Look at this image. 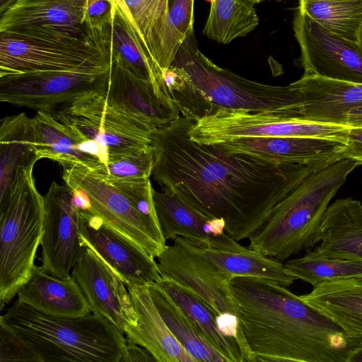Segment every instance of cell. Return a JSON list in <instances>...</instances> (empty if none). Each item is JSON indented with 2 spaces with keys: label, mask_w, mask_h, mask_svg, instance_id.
<instances>
[{
  "label": "cell",
  "mask_w": 362,
  "mask_h": 362,
  "mask_svg": "<svg viewBox=\"0 0 362 362\" xmlns=\"http://www.w3.org/2000/svg\"><path fill=\"white\" fill-rule=\"evenodd\" d=\"M193 121L180 115L152 134V176L162 190L204 215L222 218L237 242L249 239L276 206L312 173L325 168L229 153L193 141Z\"/></svg>",
  "instance_id": "6da1fadb"
},
{
  "label": "cell",
  "mask_w": 362,
  "mask_h": 362,
  "mask_svg": "<svg viewBox=\"0 0 362 362\" xmlns=\"http://www.w3.org/2000/svg\"><path fill=\"white\" fill-rule=\"evenodd\" d=\"M230 288L255 362H348L358 348L335 323L272 280L238 276Z\"/></svg>",
  "instance_id": "7a4b0ae2"
},
{
  "label": "cell",
  "mask_w": 362,
  "mask_h": 362,
  "mask_svg": "<svg viewBox=\"0 0 362 362\" xmlns=\"http://www.w3.org/2000/svg\"><path fill=\"white\" fill-rule=\"evenodd\" d=\"M0 319L32 346L42 362H119L127 344L117 326L92 313L53 316L16 300Z\"/></svg>",
  "instance_id": "3957f363"
},
{
  "label": "cell",
  "mask_w": 362,
  "mask_h": 362,
  "mask_svg": "<svg viewBox=\"0 0 362 362\" xmlns=\"http://www.w3.org/2000/svg\"><path fill=\"white\" fill-rule=\"evenodd\" d=\"M358 165L341 158L309 175L276 206L247 249L282 262L315 247L329 202Z\"/></svg>",
  "instance_id": "277c9868"
},
{
  "label": "cell",
  "mask_w": 362,
  "mask_h": 362,
  "mask_svg": "<svg viewBox=\"0 0 362 362\" xmlns=\"http://www.w3.org/2000/svg\"><path fill=\"white\" fill-rule=\"evenodd\" d=\"M34 165L20 168L0 199L1 310L30 278L41 245L45 204L35 185Z\"/></svg>",
  "instance_id": "5b68a950"
},
{
  "label": "cell",
  "mask_w": 362,
  "mask_h": 362,
  "mask_svg": "<svg viewBox=\"0 0 362 362\" xmlns=\"http://www.w3.org/2000/svg\"><path fill=\"white\" fill-rule=\"evenodd\" d=\"M172 64L184 70L192 84L211 101L215 110L223 107L291 116L299 103L295 82L286 86L268 85L220 67L199 49L194 32L180 45Z\"/></svg>",
  "instance_id": "8992f818"
},
{
  "label": "cell",
  "mask_w": 362,
  "mask_h": 362,
  "mask_svg": "<svg viewBox=\"0 0 362 362\" xmlns=\"http://www.w3.org/2000/svg\"><path fill=\"white\" fill-rule=\"evenodd\" d=\"M114 55L111 23L93 27L66 42H35L0 35V77L110 69Z\"/></svg>",
  "instance_id": "52a82bcc"
},
{
  "label": "cell",
  "mask_w": 362,
  "mask_h": 362,
  "mask_svg": "<svg viewBox=\"0 0 362 362\" xmlns=\"http://www.w3.org/2000/svg\"><path fill=\"white\" fill-rule=\"evenodd\" d=\"M351 127L298 119L272 112L219 107L189 127L190 138L199 144L214 145L247 137H305L346 144Z\"/></svg>",
  "instance_id": "ba28073f"
},
{
  "label": "cell",
  "mask_w": 362,
  "mask_h": 362,
  "mask_svg": "<svg viewBox=\"0 0 362 362\" xmlns=\"http://www.w3.org/2000/svg\"><path fill=\"white\" fill-rule=\"evenodd\" d=\"M62 167L66 185L81 189L88 195L90 208L81 213L98 218L152 259L165 249L166 240L155 233L128 197L106 181L98 170L79 163Z\"/></svg>",
  "instance_id": "9c48e42d"
},
{
  "label": "cell",
  "mask_w": 362,
  "mask_h": 362,
  "mask_svg": "<svg viewBox=\"0 0 362 362\" xmlns=\"http://www.w3.org/2000/svg\"><path fill=\"white\" fill-rule=\"evenodd\" d=\"M51 113L95 141L109 158L151 146L155 129L109 104L104 93H86Z\"/></svg>",
  "instance_id": "30bf717a"
},
{
  "label": "cell",
  "mask_w": 362,
  "mask_h": 362,
  "mask_svg": "<svg viewBox=\"0 0 362 362\" xmlns=\"http://www.w3.org/2000/svg\"><path fill=\"white\" fill-rule=\"evenodd\" d=\"M90 0H16L1 13L0 35L58 43L78 40L94 27Z\"/></svg>",
  "instance_id": "8fae6325"
},
{
  "label": "cell",
  "mask_w": 362,
  "mask_h": 362,
  "mask_svg": "<svg viewBox=\"0 0 362 362\" xmlns=\"http://www.w3.org/2000/svg\"><path fill=\"white\" fill-rule=\"evenodd\" d=\"M110 71V69L2 76L0 101L36 111L54 112L86 93H105Z\"/></svg>",
  "instance_id": "7c38bea8"
},
{
  "label": "cell",
  "mask_w": 362,
  "mask_h": 362,
  "mask_svg": "<svg viewBox=\"0 0 362 362\" xmlns=\"http://www.w3.org/2000/svg\"><path fill=\"white\" fill-rule=\"evenodd\" d=\"M293 28L304 74L362 83V49L296 9Z\"/></svg>",
  "instance_id": "4fadbf2b"
},
{
  "label": "cell",
  "mask_w": 362,
  "mask_h": 362,
  "mask_svg": "<svg viewBox=\"0 0 362 362\" xmlns=\"http://www.w3.org/2000/svg\"><path fill=\"white\" fill-rule=\"evenodd\" d=\"M43 197L41 267L53 276L67 279L83 247L79 235L81 211L73 204L71 191L66 185L53 181Z\"/></svg>",
  "instance_id": "5bb4252c"
},
{
  "label": "cell",
  "mask_w": 362,
  "mask_h": 362,
  "mask_svg": "<svg viewBox=\"0 0 362 362\" xmlns=\"http://www.w3.org/2000/svg\"><path fill=\"white\" fill-rule=\"evenodd\" d=\"M173 240L198 272L224 290H230V281L238 276L267 279L287 288L296 280L287 273L281 261L251 250L234 252L208 248L179 236Z\"/></svg>",
  "instance_id": "9a60e30c"
},
{
  "label": "cell",
  "mask_w": 362,
  "mask_h": 362,
  "mask_svg": "<svg viewBox=\"0 0 362 362\" xmlns=\"http://www.w3.org/2000/svg\"><path fill=\"white\" fill-rule=\"evenodd\" d=\"M71 276L82 290L90 312L107 318L129 338L136 326V316L122 279L86 247H83Z\"/></svg>",
  "instance_id": "2e32d148"
},
{
  "label": "cell",
  "mask_w": 362,
  "mask_h": 362,
  "mask_svg": "<svg viewBox=\"0 0 362 362\" xmlns=\"http://www.w3.org/2000/svg\"><path fill=\"white\" fill-rule=\"evenodd\" d=\"M79 235L82 246L92 250L125 286H149L161 279L155 259L98 218L81 212Z\"/></svg>",
  "instance_id": "e0dca14e"
},
{
  "label": "cell",
  "mask_w": 362,
  "mask_h": 362,
  "mask_svg": "<svg viewBox=\"0 0 362 362\" xmlns=\"http://www.w3.org/2000/svg\"><path fill=\"white\" fill-rule=\"evenodd\" d=\"M156 211L165 240L179 236L199 245L234 252H247V247L231 238L222 218H209L177 197L153 190Z\"/></svg>",
  "instance_id": "ac0fdd59"
},
{
  "label": "cell",
  "mask_w": 362,
  "mask_h": 362,
  "mask_svg": "<svg viewBox=\"0 0 362 362\" xmlns=\"http://www.w3.org/2000/svg\"><path fill=\"white\" fill-rule=\"evenodd\" d=\"M229 153H246L283 163L325 168L344 158L346 144L305 137H247L214 144Z\"/></svg>",
  "instance_id": "d6986e66"
},
{
  "label": "cell",
  "mask_w": 362,
  "mask_h": 362,
  "mask_svg": "<svg viewBox=\"0 0 362 362\" xmlns=\"http://www.w3.org/2000/svg\"><path fill=\"white\" fill-rule=\"evenodd\" d=\"M105 95L109 104L155 129L175 121L181 115L178 108L166 105L157 96L149 82L125 66L115 50Z\"/></svg>",
  "instance_id": "ffe728a7"
},
{
  "label": "cell",
  "mask_w": 362,
  "mask_h": 362,
  "mask_svg": "<svg viewBox=\"0 0 362 362\" xmlns=\"http://www.w3.org/2000/svg\"><path fill=\"white\" fill-rule=\"evenodd\" d=\"M294 82L299 103L291 117L300 120L346 126L347 112L362 104V83L307 74Z\"/></svg>",
  "instance_id": "44dd1931"
},
{
  "label": "cell",
  "mask_w": 362,
  "mask_h": 362,
  "mask_svg": "<svg viewBox=\"0 0 362 362\" xmlns=\"http://www.w3.org/2000/svg\"><path fill=\"white\" fill-rule=\"evenodd\" d=\"M32 118L39 160L51 159L61 166L79 163L92 169L107 165L109 156L95 141L59 121L51 112L37 111Z\"/></svg>",
  "instance_id": "7402d4cb"
},
{
  "label": "cell",
  "mask_w": 362,
  "mask_h": 362,
  "mask_svg": "<svg viewBox=\"0 0 362 362\" xmlns=\"http://www.w3.org/2000/svg\"><path fill=\"white\" fill-rule=\"evenodd\" d=\"M306 255L362 260V202L347 197L329 205L320 224V243Z\"/></svg>",
  "instance_id": "603a6c76"
},
{
  "label": "cell",
  "mask_w": 362,
  "mask_h": 362,
  "mask_svg": "<svg viewBox=\"0 0 362 362\" xmlns=\"http://www.w3.org/2000/svg\"><path fill=\"white\" fill-rule=\"evenodd\" d=\"M136 316L127 340L147 349L156 362H197L170 330L155 306L148 286H126Z\"/></svg>",
  "instance_id": "cb8c5ba5"
},
{
  "label": "cell",
  "mask_w": 362,
  "mask_h": 362,
  "mask_svg": "<svg viewBox=\"0 0 362 362\" xmlns=\"http://www.w3.org/2000/svg\"><path fill=\"white\" fill-rule=\"evenodd\" d=\"M299 296L362 347V279L323 281Z\"/></svg>",
  "instance_id": "d4e9b609"
},
{
  "label": "cell",
  "mask_w": 362,
  "mask_h": 362,
  "mask_svg": "<svg viewBox=\"0 0 362 362\" xmlns=\"http://www.w3.org/2000/svg\"><path fill=\"white\" fill-rule=\"evenodd\" d=\"M17 300L47 315L79 317L90 312L88 301L74 278L53 276L35 266L30 278L17 293Z\"/></svg>",
  "instance_id": "484cf974"
},
{
  "label": "cell",
  "mask_w": 362,
  "mask_h": 362,
  "mask_svg": "<svg viewBox=\"0 0 362 362\" xmlns=\"http://www.w3.org/2000/svg\"><path fill=\"white\" fill-rule=\"evenodd\" d=\"M39 160L33 118L25 113L3 117L0 121V199L6 194L21 167Z\"/></svg>",
  "instance_id": "4316f807"
},
{
  "label": "cell",
  "mask_w": 362,
  "mask_h": 362,
  "mask_svg": "<svg viewBox=\"0 0 362 362\" xmlns=\"http://www.w3.org/2000/svg\"><path fill=\"white\" fill-rule=\"evenodd\" d=\"M188 317L196 329L228 362H243L240 347L234 339L218 329V313L204 300L175 281L162 278L156 282Z\"/></svg>",
  "instance_id": "83f0119b"
},
{
  "label": "cell",
  "mask_w": 362,
  "mask_h": 362,
  "mask_svg": "<svg viewBox=\"0 0 362 362\" xmlns=\"http://www.w3.org/2000/svg\"><path fill=\"white\" fill-rule=\"evenodd\" d=\"M156 259L162 278L173 280L190 290L218 314L230 313L238 315L231 290L220 288L209 282L192 266L177 245L173 243L172 245H167Z\"/></svg>",
  "instance_id": "f1b7e54d"
},
{
  "label": "cell",
  "mask_w": 362,
  "mask_h": 362,
  "mask_svg": "<svg viewBox=\"0 0 362 362\" xmlns=\"http://www.w3.org/2000/svg\"><path fill=\"white\" fill-rule=\"evenodd\" d=\"M148 290L165 324L197 362H228L199 334L182 310L157 283L149 285Z\"/></svg>",
  "instance_id": "f546056e"
},
{
  "label": "cell",
  "mask_w": 362,
  "mask_h": 362,
  "mask_svg": "<svg viewBox=\"0 0 362 362\" xmlns=\"http://www.w3.org/2000/svg\"><path fill=\"white\" fill-rule=\"evenodd\" d=\"M258 24L254 4L249 0H211L203 34L226 45L246 36Z\"/></svg>",
  "instance_id": "4dcf8cb0"
},
{
  "label": "cell",
  "mask_w": 362,
  "mask_h": 362,
  "mask_svg": "<svg viewBox=\"0 0 362 362\" xmlns=\"http://www.w3.org/2000/svg\"><path fill=\"white\" fill-rule=\"evenodd\" d=\"M115 1L132 21L146 52L160 68L170 0Z\"/></svg>",
  "instance_id": "1f68e13d"
},
{
  "label": "cell",
  "mask_w": 362,
  "mask_h": 362,
  "mask_svg": "<svg viewBox=\"0 0 362 362\" xmlns=\"http://www.w3.org/2000/svg\"><path fill=\"white\" fill-rule=\"evenodd\" d=\"M297 8L329 31L358 42L362 0H298Z\"/></svg>",
  "instance_id": "d6a6232c"
},
{
  "label": "cell",
  "mask_w": 362,
  "mask_h": 362,
  "mask_svg": "<svg viewBox=\"0 0 362 362\" xmlns=\"http://www.w3.org/2000/svg\"><path fill=\"white\" fill-rule=\"evenodd\" d=\"M284 264L290 276L313 286L326 281L362 279V260L360 259L313 257L305 254Z\"/></svg>",
  "instance_id": "836d02e7"
},
{
  "label": "cell",
  "mask_w": 362,
  "mask_h": 362,
  "mask_svg": "<svg viewBox=\"0 0 362 362\" xmlns=\"http://www.w3.org/2000/svg\"><path fill=\"white\" fill-rule=\"evenodd\" d=\"M168 90L180 114L193 122L215 111L211 101L190 81L181 68L172 64L163 71Z\"/></svg>",
  "instance_id": "e575fe53"
},
{
  "label": "cell",
  "mask_w": 362,
  "mask_h": 362,
  "mask_svg": "<svg viewBox=\"0 0 362 362\" xmlns=\"http://www.w3.org/2000/svg\"><path fill=\"white\" fill-rule=\"evenodd\" d=\"M194 0H170L165 34L161 49L162 73L173 64L182 42L194 32Z\"/></svg>",
  "instance_id": "d590c367"
},
{
  "label": "cell",
  "mask_w": 362,
  "mask_h": 362,
  "mask_svg": "<svg viewBox=\"0 0 362 362\" xmlns=\"http://www.w3.org/2000/svg\"><path fill=\"white\" fill-rule=\"evenodd\" d=\"M154 165L151 147L109 158L107 165L98 170L110 183L127 180L150 179Z\"/></svg>",
  "instance_id": "8d00e7d4"
},
{
  "label": "cell",
  "mask_w": 362,
  "mask_h": 362,
  "mask_svg": "<svg viewBox=\"0 0 362 362\" xmlns=\"http://www.w3.org/2000/svg\"><path fill=\"white\" fill-rule=\"evenodd\" d=\"M119 189L150 227L164 239L155 208L150 179L119 180L110 183Z\"/></svg>",
  "instance_id": "74e56055"
},
{
  "label": "cell",
  "mask_w": 362,
  "mask_h": 362,
  "mask_svg": "<svg viewBox=\"0 0 362 362\" xmlns=\"http://www.w3.org/2000/svg\"><path fill=\"white\" fill-rule=\"evenodd\" d=\"M0 362H42L32 346L0 319Z\"/></svg>",
  "instance_id": "f35d334b"
},
{
  "label": "cell",
  "mask_w": 362,
  "mask_h": 362,
  "mask_svg": "<svg viewBox=\"0 0 362 362\" xmlns=\"http://www.w3.org/2000/svg\"><path fill=\"white\" fill-rule=\"evenodd\" d=\"M343 158L362 164V128H350Z\"/></svg>",
  "instance_id": "ab89813d"
},
{
  "label": "cell",
  "mask_w": 362,
  "mask_h": 362,
  "mask_svg": "<svg viewBox=\"0 0 362 362\" xmlns=\"http://www.w3.org/2000/svg\"><path fill=\"white\" fill-rule=\"evenodd\" d=\"M156 361L145 348L127 340L124 352L119 362Z\"/></svg>",
  "instance_id": "60d3db41"
},
{
  "label": "cell",
  "mask_w": 362,
  "mask_h": 362,
  "mask_svg": "<svg viewBox=\"0 0 362 362\" xmlns=\"http://www.w3.org/2000/svg\"><path fill=\"white\" fill-rule=\"evenodd\" d=\"M345 124L351 128H362V104L353 107L347 112Z\"/></svg>",
  "instance_id": "b9f144b4"
},
{
  "label": "cell",
  "mask_w": 362,
  "mask_h": 362,
  "mask_svg": "<svg viewBox=\"0 0 362 362\" xmlns=\"http://www.w3.org/2000/svg\"><path fill=\"white\" fill-rule=\"evenodd\" d=\"M362 362V347L356 349L349 357L348 362Z\"/></svg>",
  "instance_id": "7bdbcfd3"
},
{
  "label": "cell",
  "mask_w": 362,
  "mask_h": 362,
  "mask_svg": "<svg viewBox=\"0 0 362 362\" xmlns=\"http://www.w3.org/2000/svg\"><path fill=\"white\" fill-rule=\"evenodd\" d=\"M16 0H0V13L7 8Z\"/></svg>",
  "instance_id": "ee69618b"
},
{
  "label": "cell",
  "mask_w": 362,
  "mask_h": 362,
  "mask_svg": "<svg viewBox=\"0 0 362 362\" xmlns=\"http://www.w3.org/2000/svg\"><path fill=\"white\" fill-rule=\"evenodd\" d=\"M358 43L361 46V47L362 49V24H361V28H360V31H359Z\"/></svg>",
  "instance_id": "f6af8a7d"
},
{
  "label": "cell",
  "mask_w": 362,
  "mask_h": 362,
  "mask_svg": "<svg viewBox=\"0 0 362 362\" xmlns=\"http://www.w3.org/2000/svg\"><path fill=\"white\" fill-rule=\"evenodd\" d=\"M250 1H251L252 4H259L260 2H262L265 0H249Z\"/></svg>",
  "instance_id": "bcb514c9"
}]
</instances>
